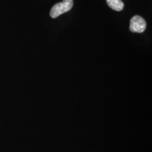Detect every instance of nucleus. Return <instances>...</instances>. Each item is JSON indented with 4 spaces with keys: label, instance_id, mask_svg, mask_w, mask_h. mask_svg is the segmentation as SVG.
Instances as JSON below:
<instances>
[{
    "label": "nucleus",
    "instance_id": "f257e3e1",
    "mask_svg": "<svg viewBox=\"0 0 152 152\" xmlns=\"http://www.w3.org/2000/svg\"><path fill=\"white\" fill-rule=\"evenodd\" d=\"M73 6V0H63L62 2L57 3L53 6L50 11V16L52 18H56L64 13L69 11Z\"/></svg>",
    "mask_w": 152,
    "mask_h": 152
},
{
    "label": "nucleus",
    "instance_id": "f03ea898",
    "mask_svg": "<svg viewBox=\"0 0 152 152\" xmlns=\"http://www.w3.org/2000/svg\"><path fill=\"white\" fill-rule=\"evenodd\" d=\"M147 23L145 20L140 16H133L130 20V30L132 33H142L145 30Z\"/></svg>",
    "mask_w": 152,
    "mask_h": 152
},
{
    "label": "nucleus",
    "instance_id": "7ed1b4c3",
    "mask_svg": "<svg viewBox=\"0 0 152 152\" xmlns=\"http://www.w3.org/2000/svg\"><path fill=\"white\" fill-rule=\"evenodd\" d=\"M107 4L114 11H121L124 8V4L122 0H106Z\"/></svg>",
    "mask_w": 152,
    "mask_h": 152
}]
</instances>
